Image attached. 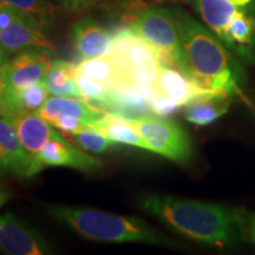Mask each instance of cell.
Listing matches in <instances>:
<instances>
[{
	"label": "cell",
	"instance_id": "ba28073f",
	"mask_svg": "<svg viewBox=\"0 0 255 255\" xmlns=\"http://www.w3.org/2000/svg\"><path fill=\"white\" fill-rule=\"evenodd\" d=\"M0 253L50 255L55 251L36 229L12 213H5L0 216Z\"/></svg>",
	"mask_w": 255,
	"mask_h": 255
},
{
	"label": "cell",
	"instance_id": "83f0119b",
	"mask_svg": "<svg viewBox=\"0 0 255 255\" xmlns=\"http://www.w3.org/2000/svg\"><path fill=\"white\" fill-rule=\"evenodd\" d=\"M150 107L151 111L155 115L167 117L169 115L174 114L175 111L180 108V105H178L176 102L171 100V98H169L168 96L159 94L158 92V94L150 101Z\"/></svg>",
	"mask_w": 255,
	"mask_h": 255
},
{
	"label": "cell",
	"instance_id": "f1b7e54d",
	"mask_svg": "<svg viewBox=\"0 0 255 255\" xmlns=\"http://www.w3.org/2000/svg\"><path fill=\"white\" fill-rule=\"evenodd\" d=\"M59 2L64 8L70 9V11H87L97 7V6H103L111 2L117 1V0H56Z\"/></svg>",
	"mask_w": 255,
	"mask_h": 255
},
{
	"label": "cell",
	"instance_id": "d6a6232c",
	"mask_svg": "<svg viewBox=\"0 0 255 255\" xmlns=\"http://www.w3.org/2000/svg\"><path fill=\"white\" fill-rule=\"evenodd\" d=\"M5 57H6V53L2 51L1 47H0V63H4L5 62Z\"/></svg>",
	"mask_w": 255,
	"mask_h": 255
},
{
	"label": "cell",
	"instance_id": "2e32d148",
	"mask_svg": "<svg viewBox=\"0 0 255 255\" xmlns=\"http://www.w3.org/2000/svg\"><path fill=\"white\" fill-rule=\"evenodd\" d=\"M105 113H110L126 119H137L152 113L150 102L135 85L127 82L117 83L110 89L109 98L104 104Z\"/></svg>",
	"mask_w": 255,
	"mask_h": 255
},
{
	"label": "cell",
	"instance_id": "9c48e42d",
	"mask_svg": "<svg viewBox=\"0 0 255 255\" xmlns=\"http://www.w3.org/2000/svg\"><path fill=\"white\" fill-rule=\"evenodd\" d=\"M50 50L32 49L15 53L2 64L6 90H21L43 81L49 71L52 58Z\"/></svg>",
	"mask_w": 255,
	"mask_h": 255
},
{
	"label": "cell",
	"instance_id": "1f68e13d",
	"mask_svg": "<svg viewBox=\"0 0 255 255\" xmlns=\"http://www.w3.org/2000/svg\"><path fill=\"white\" fill-rule=\"evenodd\" d=\"M231 1L237 6H245V5L250 4L252 0H231Z\"/></svg>",
	"mask_w": 255,
	"mask_h": 255
},
{
	"label": "cell",
	"instance_id": "7a4b0ae2",
	"mask_svg": "<svg viewBox=\"0 0 255 255\" xmlns=\"http://www.w3.org/2000/svg\"><path fill=\"white\" fill-rule=\"evenodd\" d=\"M181 33L178 70L199 87L232 95L238 90V65L222 41L181 9H175Z\"/></svg>",
	"mask_w": 255,
	"mask_h": 255
},
{
	"label": "cell",
	"instance_id": "e575fe53",
	"mask_svg": "<svg viewBox=\"0 0 255 255\" xmlns=\"http://www.w3.org/2000/svg\"><path fill=\"white\" fill-rule=\"evenodd\" d=\"M170 1H176V0H170Z\"/></svg>",
	"mask_w": 255,
	"mask_h": 255
},
{
	"label": "cell",
	"instance_id": "7402d4cb",
	"mask_svg": "<svg viewBox=\"0 0 255 255\" xmlns=\"http://www.w3.org/2000/svg\"><path fill=\"white\" fill-rule=\"evenodd\" d=\"M77 71L103 83L109 89L115 87L117 83L122 82L119 71L108 56L100 57V58L84 59L82 63L77 64Z\"/></svg>",
	"mask_w": 255,
	"mask_h": 255
},
{
	"label": "cell",
	"instance_id": "8fae6325",
	"mask_svg": "<svg viewBox=\"0 0 255 255\" xmlns=\"http://www.w3.org/2000/svg\"><path fill=\"white\" fill-rule=\"evenodd\" d=\"M34 159L40 171L45 167H69L91 171L103 165L100 158L76 148L66 139V137L51 139L38 154L34 155Z\"/></svg>",
	"mask_w": 255,
	"mask_h": 255
},
{
	"label": "cell",
	"instance_id": "ac0fdd59",
	"mask_svg": "<svg viewBox=\"0 0 255 255\" xmlns=\"http://www.w3.org/2000/svg\"><path fill=\"white\" fill-rule=\"evenodd\" d=\"M92 128H95L115 143L149 150L148 144L129 119L120 116V115L105 113L100 120L92 124Z\"/></svg>",
	"mask_w": 255,
	"mask_h": 255
},
{
	"label": "cell",
	"instance_id": "484cf974",
	"mask_svg": "<svg viewBox=\"0 0 255 255\" xmlns=\"http://www.w3.org/2000/svg\"><path fill=\"white\" fill-rule=\"evenodd\" d=\"M71 137L75 138V141L83 150L91 151L94 154H103L116 145V143L96 130L95 128H87Z\"/></svg>",
	"mask_w": 255,
	"mask_h": 255
},
{
	"label": "cell",
	"instance_id": "7c38bea8",
	"mask_svg": "<svg viewBox=\"0 0 255 255\" xmlns=\"http://www.w3.org/2000/svg\"><path fill=\"white\" fill-rule=\"evenodd\" d=\"M156 89L159 94L168 96L180 107H184L199 98L216 97V96L228 97L227 95H223L221 92L207 90L199 87L193 81H190L182 71L170 65H162Z\"/></svg>",
	"mask_w": 255,
	"mask_h": 255
},
{
	"label": "cell",
	"instance_id": "30bf717a",
	"mask_svg": "<svg viewBox=\"0 0 255 255\" xmlns=\"http://www.w3.org/2000/svg\"><path fill=\"white\" fill-rule=\"evenodd\" d=\"M0 170L18 178H30L40 173L34 156L24 148L14 124L0 115Z\"/></svg>",
	"mask_w": 255,
	"mask_h": 255
},
{
	"label": "cell",
	"instance_id": "4dcf8cb0",
	"mask_svg": "<svg viewBox=\"0 0 255 255\" xmlns=\"http://www.w3.org/2000/svg\"><path fill=\"white\" fill-rule=\"evenodd\" d=\"M12 197V193L8 190H2L0 189V208L5 205L7 201Z\"/></svg>",
	"mask_w": 255,
	"mask_h": 255
},
{
	"label": "cell",
	"instance_id": "52a82bcc",
	"mask_svg": "<svg viewBox=\"0 0 255 255\" xmlns=\"http://www.w3.org/2000/svg\"><path fill=\"white\" fill-rule=\"evenodd\" d=\"M0 47L6 55H13L32 49L53 50V44L38 19L6 5L0 7Z\"/></svg>",
	"mask_w": 255,
	"mask_h": 255
},
{
	"label": "cell",
	"instance_id": "d4e9b609",
	"mask_svg": "<svg viewBox=\"0 0 255 255\" xmlns=\"http://www.w3.org/2000/svg\"><path fill=\"white\" fill-rule=\"evenodd\" d=\"M6 5L31 14L46 28L52 23L55 15V6L47 0H6Z\"/></svg>",
	"mask_w": 255,
	"mask_h": 255
},
{
	"label": "cell",
	"instance_id": "5b68a950",
	"mask_svg": "<svg viewBox=\"0 0 255 255\" xmlns=\"http://www.w3.org/2000/svg\"><path fill=\"white\" fill-rule=\"evenodd\" d=\"M132 28L158 51L163 65L178 69L181 63V33L175 9L146 8L137 17Z\"/></svg>",
	"mask_w": 255,
	"mask_h": 255
},
{
	"label": "cell",
	"instance_id": "4fadbf2b",
	"mask_svg": "<svg viewBox=\"0 0 255 255\" xmlns=\"http://www.w3.org/2000/svg\"><path fill=\"white\" fill-rule=\"evenodd\" d=\"M37 114L51 126L62 117H75L84 122L89 128H92V124L100 120L105 111L98 110V108L82 98L52 96L47 98Z\"/></svg>",
	"mask_w": 255,
	"mask_h": 255
},
{
	"label": "cell",
	"instance_id": "836d02e7",
	"mask_svg": "<svg viewBox=\"0 0 255 255\" xmlns=\"http://www.w3.org/2000/svg\"><path fill=\"white\" fill-rule=\"evenodd\" d=\"M6 6V0H0V7H4Z\"/></svg>",
	"mask_w": 255,
	"mask_h": 255
},
{
	"label": "cell",
	"instance_id": "44dd1931",
	"mask_svg": "<svg viewBox=\"0 0 255 255\" xmlns=\"http://www.w3.org/2000/svg\"><path fill=\"white\" fill-rule=\"evenodd\" d=\"M229 102L226 96L199 98L184 105V117L196 126H208L227 114Z\"/></svg>",
	"mask_w": 255,
	"mask_h": 255
},
{
	"label": "cell",
	"instance_id": "9a60e30c",
	"mask_svg": "<svg viewBox=\"0 0 255 255\" xmlns=\"http://www.w3.org/2000/svg\"><path fill=\"white\" fill-rule=\"evenodd\" d=\"M5 117L12 121L24 148L33 156L38 154L51 139L64 138L63 135L56 131L53 127L38 114H21Z\"/></svg>",
	"mask_w": 255,
	"mask_h": 255
},
{
	"label": "cell",
	"instance_id": "8992f818",
	"mask_svg": "<svg viewBox=\"0 0 255 255\" xmlns=\"http://www.w3.org/2000/svg\"><path fill=\"white\" fill-rule=\"evenodd\" d=\"M129 121L141 133L150 151L182 164L191 158L193 148L189 137L174 121L150 114Z\"/></svg>",
	"mask_w": 255,
	"mask_h": 255
},
{
	"label": "cell",
	"instance_id": "603a6c76",
	"mask_svg": "<svg viewBox=\"0 0 255 255\" xmlns=\"http://www.w3.org/2000/svg\"><path fill=\"white\" fill-rule=\"evenodd\" d=\"M255 32V20L242 12H237L232 18L231 23L226 28L223 41L228 44L238 43L241 45L250 44Z\"/></svg>",
	"mask_w": 255,
	"mask_h": 255
},
{
	"label": "cell",
	"instance_id": "cb8c5ba5",
	"mask_svg": "<svg viewBox=\"0 0 255 255\" xmlns=\"http://www.w3.org/2000/svg\"><path fill=\"white\" fill-rule=\"evenodd\" d=\"M75 81L77 83L79 91L85 101L89 103H96L98 109H103L104 104L107 103L108 98H109L110 89L103 83L92 79L88 76L83 75V73L77 71V66H76L75 73Z\"/></svg>",
	"mask_w": 255,
	"mask_h": 255
},
{
	"label": "cell",
	"instance_id": "3957f363",
	"mask_svg": "<svg viewBox=\"0 0 255 255\" xmlns=\"http://www.w3.org/2000/svg\"><path fill=\"white\" fill-rule=\"evenodd\" d=\"M47 214L66 226L79 237L91 241L110 244L162 245L168 240L146 223L144 220L123 216L104 210L46 203Z\"/></svg>",
	"mask_w": 255,
	"mask_h": 255
},
{
	"label": "cell",
	"instance_id": "6da1fadb",
	"mask_svg": "<svg viewBox=\"0 0 255 255\" xmlns=\"http://www.w3.org/2000/svg\"><path fill=\"white\" fill-rule=\"evenodd\" d=\"M139 205L168 228L202 244L226 247L240 238L234 210L223 206L164 195H148Z\"/></svg>",
	"mask_w": 255,
	"mask_h": 255
},
{
	"label": "cell",
	"instance_id": "d6986e66",
	"mask_svg": "<svg viewBox=\"0 0 255 255\" xmlns=\"http://www.w3.org/2000/svg\"><path fill=\"white\" fill-rule=\"evenodd\" d=\"M76 66L77 65L65 60L52 59L49 71L44 78L50 95L84 100L75 81Z\"/></svg>",
	"mask_w": 255,
	"mask_h": 255
},
{
	"label": "cell",
	"instance_id": "5bb4252c",
	"mask_svg": "<svg viewBox=\"0 0 255 255\" xmlns=\"http://www.w3.org/2000/svg\"><path fill=\"white\" fill-rule=\"evenodd\" d=\"M72 36L79 55L84 59L100 58L110 53L114 37L91 18H83L72 25Z\"/></svg>",
	"mask_w": 255,
	"mask_h": 255
},
{
	"label": "cell",
	"instance_id": "f546056e",
	"mask_svg": "<svg viewBox=\"0 0 255 255\" xmlns=\"http://www.w3.org/2000/svg\"><path fill=\"white\" fill-rule=\"evenodd\" d=\"M2 64L0 63V111H1L2 108V102H4V96L6 91V84L4 79V70H2Z\"/></svg>",
	"mask_w": 255,
	"mask_h": 255
},
{
	"label": "cell",
	"instance_id": "ffe728a7",
	"mask_svg": "<svg viewBox=\"0 0 255 255\" xmlns=\"http://www.w3.org/2000/svg\"><path fill=\"white\" fill-rule=\"evenodd\" d=\"M195 7L205 23L223 40L226 28L238 12L231 0H195Z\"/></svg>",
	"mask_w": 255,
	"mask_h": 255
},
{
	"label": "cell",
	"instance_id": "277c9868",
	"mask_svg": "<svg viewBox=\"0 0 255 255\" xmlns=\"http://www.w3.org/2000/svg\"><path fill=\"white\" fill-rule=\"evenodd\" d=\"M119 71L122 82L137 88H156L162 60L159 52L132 27L114 36L113 50L108 55Z\"/></svg>",
	"mask_w": 255,
	"mask_h": 255
},
{
	"label": "cell",
	"instance_id": "e0dca14e",
	"mask_svg": "<svg viewBox=\"0 0 255 255\" xmlns=\"http://www.w3.org/2000/svg\"><path fill=\"white\" fill-rule=\"evenodd\" d=\"M49 95L50 92L44 79L21 90H6L0 115L14 116L21 114H37L49 98Z\"/></svg>",
	"mask_w": 255,
	"mask_h": 255
},
{
	"label": "cell",
	"instance_id": "4316f807",
	"mask_svg": "<svg viewBox=\"0 0 255 255\" xmlns=\"http://www.w3.org/2000/svg\"><path fill=\"white\" fill-rule=\"evenodd\" d=\"M234 216L240 238L242 240L255 245V212L235 209Z\"/></svg>",
	"mask_w": 255,
	"mask_h": 255
}]
</instances>
